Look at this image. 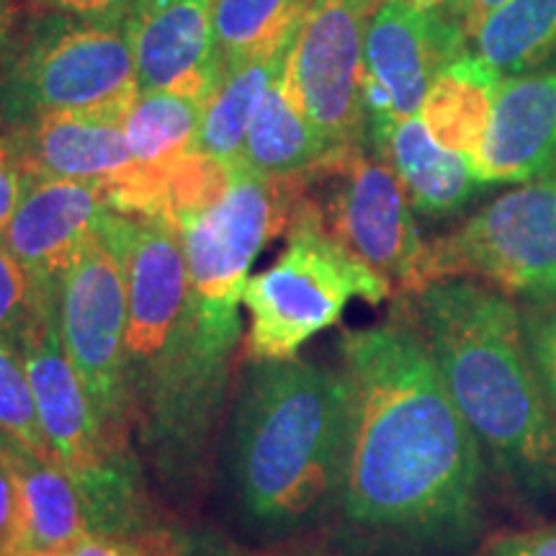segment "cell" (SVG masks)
Wrapping results in <instances>:
<instances>
[{"label": "cell", "mask_w": 556, "mask_h": 556, "mask_svg": "<svg viewBox=\"0 0 556 556\" xmlns=\"http://www.w3.org/2000/svg\"><path fill=\"white\" fill-rule=\"evenodd\" d=\"M238 165H229L201 150L186 152L165 176V214L173 225L197 217L227 197Z\"/></svg>", "instance_id": "cell-26"}, {"label": "cell", "mask_w": 556, "mask_h": 556, "mask_svg": "<svg viewBox=\"0 0 556 556\" xmlns=\"http://www.w3.org/2000/svg\"><path fill=\"white\" fill-rule=\"evenodd\" d=\"M304 176L270 178L238 165L227 197L178 225L189 266L191 299L208 343L235 356L248 274L270 240L287 232Z\"/></svg>", "instance_id": "cell-8"}, {"label": "cell", "mask_w": 556, "mask_h": 556, "mask_svg": "<svg viewBox=\"0 0 556 556\" xmlns=\"http://www.w3.org/2000/svg\"><path fill=\"white\" fill-rule=\"evenodd\" d=\"M160 556H240L235 548L222 544L219 539L199 536V533H180L165 528L160 541Z\"/></svg>", "instance_id": "cell-35"}, {"label": "cell", "mask_w": 556, "mask_h": 556, "mask_svg": "<svg viewBox=\"0 0 556 556\" xmlns=\"http://www.w3.org/2000/svg\"><path fill=\"white\" fill-rule=\"evenodd\" d=\"M340 356L345 518L430 544L467 541L479 523L484 456L413 315L345 332Z\"/></svg>", "instance_id": "cell-1"}, {"label": "cell", "mask_w": 556, "mask_h": 556, "mask_svg": "<svg viewBox=\"0 0 556 556\" xmlns=\"http://www.w3.org/2000/svg\"><path fill=\"white\" fill-rule=\"evenodd\" d=\"M304 193L323 227L348 253L402 294L422 283L428 242L420 238L415 208L397 173L371 144L332 155L304 176Z\"/></svg>", "instance_id": "cell-10"}, {"label": "cell", "mask_w": 556, "mask_h": 556, "mask_svg": "<svg viewBox=\"0 0 556 556\" xmlns=\"http://www.w3.org/2000/svg\"><path fill=\"white\" fill-rule=\"evenodd\" d=\"M206 103L165 90L139 93L124 119L131 163L168 173L186 152L197 150Z\"/></svg>", "instance_id": "cell-24"}, {"label": "cell", "mask_w": 556, "mask_h": 556, "mask_svg": "<svg viewBox=\"0 0 556 556\" xmlns=\"http://www.w3.org/2000/svg\"><path fill=\"white\" fill-rule=\"evenodd\" d=\"M0 464L9 471L18 507V546L67 552L90 533L73 479L54 458L0 435Z\"/></svg>", "instance_id": "cell-19"}, {"label": "cell", "mask_w": 556, "mask_h": 556, "mask_svg": "<svg viewBox=\"0 0 556 556\" xmlns=\"http://www.w3.org/2000/svg\"><path fill=\"white\" fill-rule=\"evenodd\" d=\"M394 291L348 253L323 227L307 193L287 229V250L274 266L248 278L242 304L250 315L245 356L253 364L296 358L317 332L338 325L353 299L381 304Z\"/></svg>", "instance_id": "cell-7"}, {"label": "cell", "mask_w": 556, "mask_h": 556, "mask_svg": "<svg viewBox=\"0 0 556 556\" xmlns=\"http://www.w3.org/2000/svg\"><path fill=\"white\" fill-rule=\"evenodd\" d=\"M312 556H330V554H312Z\"/></svg>", "instance_id": "cell-39"}, {"label": "cell", "mask_w": 556, "mask_h": 556, "mask_svg": "<svg viewBox=\"0 0 556 556\" xmlns=\"http://www.w3.org/2000/svg\"><path fill=\"white\" fill-rule=\"evenodd\" d=\"M471 50L438 0H379L364 39L368 137L420 114L438 75Z\"/></svg>", "instance_id": "cell-13"}, {"label": "cell", "mask_w": 556, "mask_h": 556, "mask_svg": "<svg viewBox=\"0 0 556 556\" xmlns=\"http://www.w3.org/2000/svg\"><path fill=\"white\" fill-rule=\"evenodd\" d=\"M3 50V47H0ZM137 70L127 16L41 13L0 67V114L9 127L45 114H129Z\"/></svg>", "instance_id": "cell-6"}, {"label": "cell", "mask_w": 556, "mask_h": 556, "mask_svg": "<svg viewBox=\"0 0 556 556\" xmlns=\"http://www.w3.org/2000/svg\"><path fill=\"white\" fill-rule=\"evenodd\" d=\"M0 435L13 438L34 454L54 458L41 430L24 358H21L18 345L5 338H0Z\"/></svg>", "instance_id": "cell-27"}, {"label": "cell", "mask_w": 556, "mask_h": 556, "mask_svg": "<svg viewBox=\"0 0 556 556\" xmlns=\"http://www.w3.org/2000/svg\"><path fill=\"white\" fill-rule=\"evenodd\" d=\"M443 278H475L503 294L556 302V170L520 184L430 240L422 283Z\"/></svg>", "instance_id": "cell-9"}, {"label": "cell", "mask_w": 556, "mask_h": 556, "mask_svg": "<svg viewBox=\"0 0 556 556\" xmlns=\"http://www.w3.org/2000/svg\"><path fill=\"white\" fill-rule=\"evenodd\" d=\"M111 212L106 184L26 178L3 240L37 294H58L62 276Z\"/></svg>", "instance_id": "cell-14"}, {"label": "cell", "mask_w": 556, "mask_h": 556, "mask_svg": "<svg viewBox=\"0 0 556 556\" xmlns=\"http://www.w3.org/2000/svg\"><path fill=\"white\" fill-rule=\"evenodd\" d=\"M124 114L62 111L11 127L9 142L26 178L114 184L131 168Z\"/></svg>", "instance_id": "cell-17"}, {"label": "cell", "mask_w": 556, "mask_h": 556, "mask_svg": "<svg viewBox=\"0 0 556 556\" xmlns=\"http://www.w3.org/2000/svg\"><path fill=\"white\" fill-rule=\"evenodd\" d=\"M137 0H34L41 13H62L78 18L127 16Z\"/></svg>", "instance_id": "cell-33"}, {"label": "cell", "mask_w": 556, "mask_h": 556, "mask_svg": "<svg viewBox=\"0 0 556 556\" xmlns=\"http://www.w3.org/2000/svg\"><path fill=\"white\" fill-rule=\"evenodd\" d=\"M507 3L510 0H438V5L446 11V16L454 21L458 29L467 34L469 41L477 37V31L486 24V18L495 16Z\"/></svg>", "instance_id": "cell-34"}, {"label": "cell", "mask_w": 556, "mask_h": 556, "mask_svg": "<svg viewBox=\"0 0 556 556\" xmlns=\"http://www.w3.org/2000/svg\"><path fill=\"white\" fill-rule=\"evenodd\" d=\"M503 75L475 52L438 75L420 106V119L441 148L475 160L490 129Z\"/></svg>", "instance_id": "cell-20"}, {"label": "cell", "mask_w": 556, "mask_h": 556, "mask_svg": "<svg viewBox=\"0 0 556 556\" xmlns=\"http://www.w3.org/2000/svg\"><path fill=\"white\" fill-rule=\"evenodd\" d=\"M58 325L65 353L106 433L131 446L127 379V281L122 258L99 232L90 238L58 289Z\"/></svg>", "instance_id": "cell-11"}, {"label": "cell", "mask_w": 556, "mask_h": 556, "mask_svg": "<svg viewBox=\"0 0 556 556\" xmlns=\"http://www.w3.org/2000/svg\"><path fill=\"white\" fill-rule=\"evenodd\" d=\"M296 37L299 31L283 39L274 50L229 70L225 78L217 83L212 99L206 103L197 150L225 160L229 165L240 163L250 122H253L255 111L261 109L268 90L274 88V83L281 80Z\"/></svg>", "instance_id": "cell-22"}, {"label": "cell", "mask_w": 556, "mask_h": 556, "mask_svg": "<svg viewBox=\"0 0 556 556\" xmlns=\"http://www.w3.org/2000/svg\"><path fill=\"white\" fill-rule=\"evenodd\" d=\"M409 315L490 467L531 500L556 497V415L528 351L523 315L500 289L443 278Z\"/></svg>", "instance_id": "cell-3"}, {"label": "cell", "mask_w": 556, "mask_h": 556, "mask_svg": "<svg viewBox=\"0 0 556 556\" xmlns=\"http://www.w3.org/2000/svg\"><path fill=\"white\" fill-rule=\"evenodd\" d=\"M312 0H214V58L219 80L302 29Z\"/></svg>", "instance_id": "cell-25"}, {"label": "cell", "mask_w": 556, "mask_h": 556, "mask_svg": "<svg viewBox=\"0 0 556 556\" xmlns=\"http://www.w3.org/2000/svg\"><path fill=\"white\" fill-rule=\"evenodd\" d=\"M37 312V291L24 266L0 238V338L18 345L21 332Z\"/></svg>", "instance_id": "cell-28"}, {"label": "cell", "mask_w": 556, "mask_h": 556, "mask_svg": "<svg viewBox=\"0 0 556 556\" xmlns=\"http://www.w3.org/2000/svg\"><path fill=\"white\" fill-rule=\"evenodd\" d=\"M18 546V507L9 471L0 464V556Z\"/></svg>", "instance_id": "cell-36"}, {"label": "cell", "mask_w": 556, "mask_h": 556, "mask_svg": "<svg viewBox=\"0 0 556 556\" xmlns=\"http://www.w3.org/2000/svg\"><path fill=\"white\" fill-rule=\"evenodd\" d=\"M368 144L392 165L420 217H451L486 189L471 160L441 148L420 116L389 124L368 137Z\"/></svg>", "instance_id": "cell-18"}, {"label": "cell", "mask_w": 556, "mask_h": 556, "mask_svg": "<svg viewBox=\"0 0 556 556\" xmlns=\"http://www.w3.org/2000/svg\"><path fill=\"white\" fill-rule=\"evenodd\" d=\"M523 328L533 368H536L548 405L556 415V309L523 315Z\"/></svg>", "instance_id": "cell-29"}, {"label": "cell", "mask_w": 556, "mask_h": 556, "mask_svg": "<svg viewBox=\"0 0 556 556\" xmlns=\"http://www.w3.org/2000/svg\"><path fill=\"white\" fill-rule=\"evenodd\" d=\"M482 556H556V523L492 539Z\"/></svg>", "instance_id": "cell-31"}, {"label": "cell", "mask_w": 556, "mask_h": 556, "mask_svg": "<svg viewBox=\"0 0 556 556\" xmlns=\"http://www.w3.org/2000/svg\"><path fill=\"white\" fill-rule=\"evenodd\" d=\"M163 526L152 528L142 536H109V533H88L86 539L70 546L65 556H160Z\"/></svg>", "instance_id": "cell-30"}, {"label": "cell", "mask_w": 556, "mask_h": 556, "mask_svg": "<svg viewBox=\"0 0 556 556\" xmlns=\"http://www.w3.org/2000/svg\"><path fill=\"white\" fill-rule=\"evenodd\" d=\"M471 165L484 186L528 184L556 170V67L503 78Z\"/></svg>", "instance_id": "cell-16"}, {"label": "cell", "mask_w": 556, "mask_h": 556, "mask_svg": "<svg viewBox=\"0 0 556 556\" xmlns=\"http://www.w3.org/2000/svg\"><path fill=\"white\" fill-rule=\"evenodd\" d=\"M345 435L340 374L312 361H263L242 381L232 420V482L245 516L291 531L338 497Z\"/></svg>", "instance_id": "cell-4"}, {"label": "cell", "mask_w": 556, "mask_h": 556, "mask_svg": "<svg viewBox=\"0 0 556 556\" xmlns=\"http://www.w3.org/2000/svg\"><path fill=\"white\" fill-rule=\"evenodd\" d=\"M139 93L208 101L219 83L214 0H137L129 11Z\"/></svg>", "instance_id": "cell-15"}, {"label": "cell", "mask_w": 556, "mask_h": 556, "mask_svg": "<svg viewBox=\"0 0 556 556\" xmlns=\"http://www.w3.org/2000/svg\"><path fill=\"white\" fill-rule=\"evenodd\" d=\"M9 26H11V0H0V47L9 41Z\"/></svg>", "instance_id": "cell-37"}, {"label": "cell", "mask_w": 556, "mask_h": 556, "mask_svg": "<svg viewBox=\"0 0 556 556\" xmlns=\"http://www.w3.org/2000/svg\"><path fill=\"white\" fill-rule=\"evenodd\" d=\"M366 3H371V5H377V3H379V0H366Z\"/></svg>", "instance_id": "cell-38"}, {"label": "cell", "mask_w": 556, "mask_h": 556, "mask_svg": "<svg viewBox=\"0 0 556 556\" xmlns=\"http://www.w3.org/2000/svg\"><path fill=\"white\" fill-rule=\"evenodd\" d=\"M377 5L312 0L283 70V88L332 152L368 144L364 39Z\"/></svg>", "instance_id": "cell-12"}, {"label": "cell", "mask_w": 556, "mask_h": 556, "mask_svg": "<svg viewBox=\"0 0 556 556\" xmlns=\"http://www.w3.org/2000/svg\"><path fill=\"white\" fill-rule=\"evenodd\" d=\"M24 189L26 176L21 170L16 152H13L9 137H0V238H3L13 214H16Z\"/></svg>", "instance_id": "cell-32"}, {"label": "cell", "mask_w": 556, "mask_h": 556, "mask_svg": "<svg viewBox=\"0 0 556 556\" xmlns=\"http://www.w3.org/2000/svg\"><path fill=\"white\" fill-rule=\"evenodd\" d=\"M41 430L54 462L78 490L90 533L137 539L152 531L135 451L122 448L101 426L58 325V294H37V312L18 338Z\"/></svg>", "instance_id": "cell-5"}, {"label": "cell", "mask_w": 556, "mask_h": 556, "mask_svg": "<svg viewBox=\"0 0 556 556\" xmlns=\"http://www.w3.org/2000/svg\"><path fill=\"white\" fill-rule=\"evenodd\" d=\"M332 155L338 152L328 148L304 111L291 101L281 75L250 122L238 165L258 176L299 178L317 170Z\"/></svg>", "instance_id": "cell-21"}, {"label": "cell", "mask_w": 556, "mask_h": 556, "mask_svg": "<svg viewBox=\"0 0 556 556\" xmlns=\"http://www.w3.org/2000/svg\"><path fill=\"white\" fill-rule=\"evenodd\" d=\"M103 238L127 281V379L139 446L170 486L204 475L232 356L208 343L191 299L178 227L109 212Z\"/></svg>", "instance_id": "cell-2"}, {"label": "cell", "mask_w": 556, "mask_h": 556, "mask_svg": "<svg viewBox=\"0 0 556 556\" xmlns=\"http://www.w3.org/2000/svg\"><path fill=\"white\" fill-rule=\"evenodd\" d=\"M503 78L556 67V0H510L471 39Z\"/></svg>", "instance_id": "cell-23"}]
</instances>
